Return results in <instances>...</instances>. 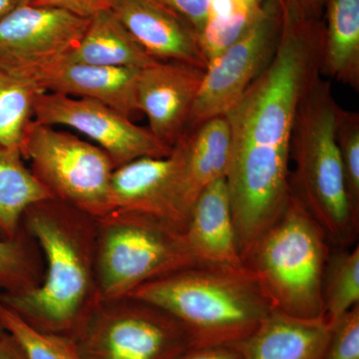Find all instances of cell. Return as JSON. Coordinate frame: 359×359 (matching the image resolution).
Masks as SVG:
<instances>
[{"mask_svg": "<svg viewBox=\"0 0 359 359\" xmlns=\"http://www.w3.org/2000/svg\"><path fill=\"white\" fill-rule=\"evenodd\" d=\"M176 359H242L233 346H192Z\"/></svg>", "mask_w": 359, "mask_h": 359, "instance_id": "obj_31", "label": "cell"}, {"mask_svg": "<svg viewBox=\"0 0 359 359\" xmlns=\"http://www.w3.org/2000/svg\"><path fill=\"white\" fill-rule=\"evenodd\" d=\"M140 46L112 11L90 18L79 44L65 62L143 69L159 62Z\"/></svg>", "mask_w": 359, "mask_h": 359, "instance_id": "obj_19", "label": "cell"}, {"mask_svg": "<svg viewBox=\"0 0 359 359\" xmlns=\"http://www.w3.org/2000/svg\"><path fill=\"white\" fill-rule=\"evenodd\" d=\"M33 120L48 126L70 127L86 135L110 156L116 168L142 157H167L172 151L128 116L91 99L39 92Z\"/></svg>", "mask_w": 359, "mask_h": 359, "instance_id": "obj_11", "label": "cell"}, {"mask_svg": "<svg viewBox=\"0 0 359 359\" xmlns=\"http://www.w3.org/2000/svg\"><path fill=\"white\" fill-rule=\"evenodd\" d=\"M6 334V330H4V328L2 327L1 323H0V339H2V337H4Z\"/></svg>", "mask_w": 359, "mask_h": 359, "instance_id": "obj_37", "label": "cell"}, {"mask_svg": "<svg viewBox=\"0 0 359 359\" xmlns=\"http://www.w3.org/2000/svg\"><path fill=\"white\" fill-rule=\"evenodd\" d=\"M282 25V0H266L249 29L208 65L188 130L235 106L275 56Z\"/></svg>", "mask_w": 359, "mask_h": 359, "instance_id": "obj_9", "label": "cell"}, {"mask_svg": "<svg viewBox=\"0 0 359 359\" xmlns=\"http://www.w3.org/2000/svg\"><path fill=\"white\" fill-rule=\"evenodd\" d=\"M359 304V248L330 254L323 282L325 320L332 325Z\"/></svg>", "mask_w": 359, "mask_h": 359, "instance_id": "obj_25", "label": "cell"}, {"mask_svg": "<svg viewBox=\"0 0 359 359\" xmlns=\"http://www.w3.org/2000/svg\"><path fill=\"white\" fill-rule=\"evenodd\" d=\"M241 1L244 2V4L250 6L259 7L261 6L266 0H241Z\"/></svg>", "mask_w": 359, "mask_h": 359, "instance_id": "obj_35", "label": "cell"}, {"mask_svg": "<svg viewBox=\"0 0 359 359\" xmlns=\"http://www.w3.org/2000/svg\"><path fill=\"white\" fill-rule=\"evenodd\" d=\"M127 297L173 316L193 346H231L252 334L271 311L248 268L190 266L144 283Z\"/></svg>", "mask_w": 359, "mask_h": 359, "instance_id": "obj_3", "label": "cell"}, {"mask_svg": "<svg viewBox=\"0 0 359 359\" xmlns=\"http://www.w3.org/2000/svg\"><path fill=\"white\" fill-rule=\"evenodd\" d=\"M89 21L57 7H14L0 20V68L36 84L47 71L65 62Z\"/></svg>", "mask_w": 359, "mask_h": 359, "instance_id": "obj_10", "label": "cell"}, {"mask_svg": "<svg viewBox=\"0 0 359 359\" xmlns=\"http://www.w3.org/2000/svg\"><path fill=\"white\" fill-rule=\"evenodd\" d=\"M139 71L62 62L47 71L36 85L43 91L98 101L130 117L138 111L136 85Z\"/></svg>", "mask_w": 359, "mask_h": 359, "instance_id": "obj_17", "label": "cell"}, {"mask_svg": "<svg viewBox=\"0 0 359 359\" xmlns=\"http://www.w3.org/2000/svg\"><path fill=\"white\" fill-rule=\"evenodd\" d=\"M318 20L285 11L275 56L226 114V182L243 259L282 214L290 195V142L302 98L320 77Z\"/></svg>", "mask_w": 359, "mask_h": 359, "instance_id": "obj_1", "label": "cell"}, {"mask_svg": "<svg viewBox=\"0 0 359 359\" xmlns=\"http://www.w3.org/2000/svg\"><path fill=\"white\" fill-rule=\"evenodd\" d=\"M96 219L97 280L103 302L124 299L144 283L199 266L183 230L171 222L119 211Z\"/></svg>", "mask_w": 359, "mask_h": 359, "instance_id": "obj_6", "label": "cell"}, {"mask_svg": "<svg viewBox=\"0 0 359 359\" xmlns=\"http://www.w3.org/2000/svg\"><path fill=\"white\" fill-rule=\"evenodd\" d=\"M111 11L152 57L207 68L197 32L167 7L155 0H115Z\"/></svg>", "mask_w": 359, "mask_h": 359, "instance_id": "obj_14", "label": "cell"}, {"mask_svg": "<svg viewBox=\"0 0 359 359\" xmlns=\"http://www.w3.org/2000/svg\"><path fill=\"white\" fill-rule=\"evenodd\" d=\"M204 74L202 68L175 61H159L139 71L137 107L163 145L173 149L188 131Z\"/></svg>", "mask_w": 359, "mask_h": 359, "instance_id": "obj_12", "label": "cell"}, {"mask_svg": "<svg viewBox=\"0 0 359 359\" xmlns=\"http://www.w3.org/2000/svg\"><path fill=\"white\" fill-rule=\"evenodd\" d=\"M20 152L54 200L95 219L109 214L116 167L102 149L32 119L23 134Z\"/></svg>", "mask_w": 359, "mask_h": 359, "instance_id": "obj_7", "label": "cell"}, {"mask_svg": "<svg viewBox=\"0 0 359 359\" xmlns=\"http://www.w3.org/2000/svg\"><path fill=\"white\" fill-rule=\"evenodd\" d=\"M49 199L53 197L25 167L20 149L0 145V238L18 237L26 210Z\"/></svg>", "mask_w": 359, "mask_h": 359, "instance_id": "obj_21", "label": "cell"}, {"mask_svg": "<svg viewBox=\"0 0 359 359\" xmlns=\"http://www.w3.org/2000/svg\"><path fill=\"white\" fill-rule=\"evenodd\" d=\"M181 155L142 157L115 168L110 183L111 212H133L171 222L184 230L180 205Z\"/></svg>", "mask_w": 359, "mask_h": 359, "instance_id": "obj_13", "label": "cell"}, {"mask_svg": "<svg viewBox=\"0 0 359 359\" xmlns=\"http://www.w3.org/2000/svg\"><path fill=\"white\" fill-rule=\"evenodd\" d=\"M0 323L15 340L26 359H82L74 339L32 327L1 302Z\"/></svg>", "mask_w": 359, "mask_h": 359, "instance_id": "obj_26", "label": "cell"}, {"mask_svg": "<svg viewBox=\"0 0 359 359\" xmlns=\"http://www.w3.org/2000/svg\"><path fill=\"white\" fill-rule=\"evenodd\" d=\"M43 276V257L25 229L13 240L0 238V294H16L35 289Z\"/></svg>", "mask_w": 359, "mask_h": 359, "instance_id": "obj_22", "label": "cell"}, {"mask_svg": "<svg viewBox=\"0 0 359 359\" xmlns=\"http://www.w3.org/2000/svg\"><path fill=\"white\" fill-rule=\"evenodd\" d=\"M0 359H26L15 340L7 332L0 339Z\"/></svg>", "mask_w": 359, "mask_h": 359, "instance_id": "obj_33", "label": "cell"}, {"mask_svg": "<svg viewBox=\"0 0 359 359\" xmlns=\"http://www.w3.org/2000/svg\"><path fill=\"white\" fill-rule=\"evenodd\" d=\"M192 25L199 36L209 15L211 0H155ZM199 39V37H198Z\"/></svg>", "mask_w": 359, "mask_h": 359, "instance_id": "obj_29", "label": "cell"}, {"mask_svg": "<svg viewBox=\"0 0 359 359\" xmlns=\"http://www.w3.org/2000/svg\"><path fill=\"white\" fill-rule=\"evenodd\" d=\"M22 228L43 257L39 287L0 302L28 325L75 340L102 304L96 271L97 219L57 200L26 210Z\"/></svg>", "mask_w": 359, "mask_h": 359, "instance_id": "obj_2", "label": "cell"}, {"mask_svg": "<svg viewBox=\"0 0 359 359\" xmlns=\"http://www.w3.org/2000/svg\"><path fill=\"white\" fill-rule=\"evenodd\" d=\"M330 248L320 224L290 193L280 216L244 262L271 311L316 320L325 318L323 282Z\"/></svg>", "mask_w": 359, "mask_h": 359, "instance_id": "obj_5", "label": "cell"}, {"mask_svg": "<svg viewBox=\"0 0 359 359\" xmlns=\"http://www.w3.org/2000/svg\"><path fill=\"white\" fill-rule=\"evenodd\" d=\"M347 198L359 221V114L340 108L335 127Z\"/></svg>", "mask_w": 359, "mask_h": 359, "instance_id": "obj_27", "label": "cell"}, {"mask_svg": "<svg viewBox=\"0 0 359 359\" xmlns=\"http://www.w3.org/2000/svg\"><path fill=\"white\" fill-rule=\"evenodd\" d=\"M75 341L82 359H176L193 346L176 318L132 297L102 302Z\"/></svg>", "mask_w": 359, "mask_h": 359, "instance_id": "obj_8", "label": "cell"}, {"mask_svg": "<svg viewBox=\"0 0 359 359\" xmlns=\"http://www.w3.org/2000/svg\"><path fill=\"white\" fill-rule=\"evenodd\" d=\"M34 82L0 68V145L20 149L26 126L33 119L39 92Z\"/></svg>", "mask_w": 359, "mask_h": 359, "instance_id": "obj_24", "label": "cell"}, {"mask_svg": "<svg viewBox=\"0 0 359 359\" xmlns=\"http://www.w3.org/2000/svg\"><path fill=\"white\" fill-rule=\"evenodd\" d=\"M320 73L359 90V0H327Z\"/></svg>", "mask_w": 359, "mask_h": 359, "instance_id": "obj_20", "label": "cell"}, {"mask_svg": "<svg viewBox=\"0 0 359 359\" xmlns=\"http://www.w3.org/2000/svg\"><path fill=\"white\" fill-rule=\"evenodd\" d=\"M261 6L241 0H211L208 20L198 36L208 65L249 29Z\"/></svg>", "mask_w": 359, "mask_h": 359, "instance_id": "obj_23", "label": "cell"}, {"mask_svg": "<svg viewBox=\"0 0 359 359\" xmlns=\"http://www.w3.org/2000/svg\"><path fill=\"white\" fill-rule=\"evenodd\" d=\"M16 6L14 0H0V20Z\"/></svg>", "mask_w": 359, "mask_h": 359, "instance_id": "obj_34", "label": "cell"}, {"mask_svg": "<svg viewBox=\"0 0 359 359\" xmlns=\"http://www.w3.org/2000/svg\"><path fill=\"white\" fill-rule=\"evenodd\" d=\"M330 334L325 318L304 320L271 311L252 334L231 346L242 359H323Z\"/></svg>", "mask_w": 359, "mask_h": 359, "instance_id": "obj_18", "label": "cell"}, {"mask_svg": "<svg viewBox=\"0 0 359 359\" xmlns=\"http://www.w3.org/2000/svg\"><path fill=\"white\" fill-rule=\"evenodd\" d=\"M35 1H36V0H14V2H15L16 6H26V4H34Z\"/></svg>", "mask_w": 359, "mask_h": 359, "instance_id": "obj_36", "label": "cell"}, {"mask_svg": "<svg viewBox=\"0 0 359 359\" xmlns=\"http://www.w3.org/2000/svg\"><path fill=\"white\" fill-rule=\"evenodd\" d=\"M340 106L330 82L318 77L302 98L295 116L290 177L294 194L320 224L330 244L347 249L355 242L359 221L347 198L335 127Z\"/></svg>", "mask_w": 359, "mask_h": 359, "instance_id": "obj_4", "label": "cell"}, {"mask_svg": "<svg viewBox=\"0 0 359 359\" xmlns=\"http://www.w3.org/2000/svg\"><path fill=\"white\" fill-rule=\"evenodd\" d=\"M181 155L180 205L188 219L196 200L215 182L226 179L231 157V130L226 116L189 129L176 144Z\"/></svg>", "mask_w": 359, "mask_h": 359, "instance_id": "obj_16", "label": "cell"}, {"mask_svg": "<svg viewBox=\"0 0 359 359\" xmlns=\"http://www.w3.org/2000/svg\"><path fill=\"white\" fill-rule=\"evenodd\" d=\"M115 0H36L33 6L57 7L68 13L90 18L102 11H111Z\"/></svg>", "mask_w": 359, "mask_h": 359, "instance_id": "obj_30", "label": "cell"}, {"mask_svg": "<svg viewBox=\"0 0 359 359\" xmlns=\"http://www.w3.org/2000/svg\"><path fill=\"white\" fill-rule=\"evenodd\" d=\"M183 233L199 266L247 269L238 249L226 179L215 182L203 191L191 209Z\"/></svg>", "mask_w": 359, "mask_h": 359, "instance_id": "obj_15", "label": "cell"}, {"mask_svg": "<svg viewBox=\"0 0 359 359\" xmlns=\"http://www.w3.org/2000/svg\"><path fill=\"white\" fill-rule=\"evenodd\" d=\"M330 327L323 359H359V304Z\"/></svg>", "mask_w": 359, "mask_h": 359, "instance_id": "obj_28", "label": "cell"}, {"mask_svg": "<svg viewBox=\"0 0 359 359\" xmlns=\"http://www.w3.org/2000/svg\"><path fill=\"white\" fill-rule=\"evenodd\" d=\"M283 4L294 9L309 20H318L327 0H282Z\"/></svg>", "mask_w": 359, "mask_h": 359, "instance_id": "obj_32", "label": "cell"}]
</instances>
